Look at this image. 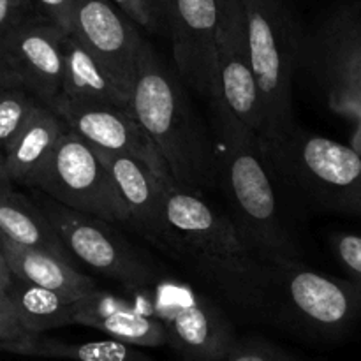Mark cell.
Segmentation results:
<instances>
[{
    "label": "cell",
    "mask_w": 361,
    "mask_h": 361,
    "mask_svg": "<svg viewBox=\"0 0 361 361\" xmlns=\"http://www.w3.org/2000/svg\"><path fill=\"white\" fill-rule=\"evenodd\" d=\"M166 212L173 228L169 256L233 307L267 317L271 267L249 249L229 215L173 180L166 182Z\"/></svg>",
    "instance_id": "6da1fadb"
},
{
    "label": "cell",
    "mask_w": 361,
    "mask_h": 361,
    "mask_svg": "<svg viewBox=\"0 0 361 361\" xmlns=\"http://www.w3.org/2000/svg\"><path fill=\"white\" fill-rule=\"evenodd\" d=\"M217 148V187L243 242L270 267L300 263L302 250L277 203L275 183L263 161L257 134L226 104L210 102Z\"/></svg>",
    "instance_id": "7a4b0ae2"
},
{
    "label": "cell",
    "mask_w": 361,
    "mask_h": 361,
    "mask_svg": "<svg viewBox=\"0 0 361 361\" xmlns=\"http://www.w3.org/2000/svg\"><path fill=\"white\" fill-rule=\"evenodd\" d=\"M130 113L168 164L173 182L203 192L217 187V148L194 109L187 85L145 39L130 95Z\"/></svg>",
    "instance_id": "3957f363"
},
{
    "label": "cell",
    "mask_w": 361,
    "mask_h": 361,
    "mask_svg": "<svg viewBox=\"0 0 361 361\" xmlns=\"http://www.w3.org/2000/svg\"><path fill=\"white\" fill-rule=\"evenodd\" d=\"M274 183L312 210L361 217V152L296 127L259 143Z\"/></svg>",
    "instance_id": "277c9868"
},
{
    "label": "cell",
    "mask_w": 361,
    "mask_h": 361,
    "mask_svg": "<svg viewBox=\"0 0 361 361\" xmlns=\"http://www.w3.org/2000/svg\"><path fill=\"white\" fill-rule=\"evenodd\" d=\"M250 56L259 90V143L284 137L298 127L293 109V83L298 74L303 27L288 0H242Z\"/></svg>",
    "instance_id": "5b68a950"
},
{
    "label": "cell",
    "mask_w": 361,
    "mask_h": 361,
    "mask_svg": "<svg viewBox=\"0 0 361 361\" xmlns=\"http://www.w3.org/2000/svg\"><path fill=\"white\" fill-rule=\"evenodd\" d=\"M298 74L338 115L355 120L361 152V6L342 4L303 28Z\"/></svg>",
    "instance_id": "8992f818"
},
{
    "label": "cell",
    "mask_w": 361,
    "mask_h": 361,
    "mask_svg": "<svg viewBox=\"0 0 361 361\" xmlns=\"http://www.w3.org/2000/svg\"><path fill=\"white\" fill-rule=\"evenodd\" d=\"M361 316V289L302 263L271 267L267 319L321 341L344 337Z\"/></svg>",
    "instance_id": "52a82bcc"
},
{
    "label": "cell",
    "mask_w": 361,
    "mask_h": 361,
    "mask_svg": "<svg viewBox=\"0 0 361 361\" xmlns=\"http://www.w3.org/2000/svg\"><path fill=\"white\" fill-rule=\"evenodd\" d=\"M133 295L164 326L168 345L180 361H222L238 341L229 317L187 282L161 277Z\"/></svg>",
    "instance_id": "ba28073f"
},
{
    "label": "cell",
    "mask_w": 361,
    "mask_h": 361,
    "mask_svg": "<svg viewBox=\"0 0 361 361\" xmlns=\"http://www.w3.org/2000/svg\"><path fill=\"white\" fill-rule=\"evenodd\" d=\"M28 187L73 210L111 224H130L127 204L97 148L71 129L66 130L49 161Z\"/></svg>",
    "instance_id": "9c48e42d"
},
{
    "label": "cell",
    "mask_w": 361,
    "mask_h": 361,
    "mask_svg": "<svg viewBox=\"0 0 361 361\" xmlns=\"http://www.w3.org/2000/svg\"><path fill=\"white\" fill-rule=\"evenodd\" d=\"M37 203L59 229L73 256L118 282L127 293L133 295L150 288L161 279L154 263L123 238L111 222L73 210L48 196L37 200Z\"/></svg>",
    "instance_id": "30bf717a"
},
{
    "label": "cell",
    "mask_w": 361,
    "mask_h": 361,
    "mask_svg": "<svg viewBox=\"0 0 361 361\" xmlns=\"http://www.w3.org/2000/svg\"><path fill=\"white\" fill-rule=\"evenodd\" d=\"M67 34L44 18L0 37V88H23L53 108L63 87Z\"/></svg>",
    "instance_id": "8fae6325"
},
{
    "label": "cell",
    "mask_w": 361,
    "mask_h": 361,
    "mask_svg": "<svg viewBox=\"0 0 361 361\" xmlns=\"http://www.w3.org/2000/svg\"><path fill=\"white\" fill-rule=\"evenodd\" d=\"M217 0H169L168 34L183 83L207 99L222 97L217 62Z\"/></svg>",
    "instance_id": "7c38bea8"
},
{
    "label": "cell",
    "mask_w": 361,
    "mask_h": 361,
    "mask_svg": "<svg viewBox=\"0 0 361 361\" xmlns=\"http://www.w3.org/2000/svg\"><path fill=\"white\" fill-rule=\"evenodd\" d=\"M51 109L71 130L80 134L99 150L133 157L150 168L159 178L166 182L173 180L162 155L136 116L127 109L78 99H59Z\"/></svg>",
    "instance_id": "4fadbf2b"
},
{
    "label": "cell",
    "mask_w": 361,
    "mask_h": 361,
    "mask_svg": "<svg viewBox=\"0 0 361 361\" xmlns=\"http://www.w3.org/2000/svg\"><path fill=\"white\" fill-rule=\"evenodd\" d=\"M71 34L108 71L120 90L133 95L140 48L145 37L111 0H76Z\"/></svg>",
    "instance_id": "5bb4252c"
},
{
    "label": "cell",
    "mask_w": 361,
    "mask_h": 361,
    "mask_svg": "<svg viewBox=\"0 0 361 361\" xmlns=\"http://www.w3.org/2000/svg\"><path fill=\"white\" fill-rule=\"evenodd\" d=\"M217 62L222 97L233 113L259 133L261 106L250 56L247 18L242 0H217Z\"/></svg>",
    "instance_id": "9a60e30c"
},
{
    "label": "cell",
    "mask_w": 361,
    "mask_h": 361,
    "mask_svg": "<svg viewBox=\"0 0 361 361\" xmlns=\"http://www.w3.org/2000/svg\"><path fill=\"white\" fill-rule=\"evenodd\" d=\"M99 157L130 214V226L162 252L169 254L173 228L166 212V180L159 178L143 162L126 155L99 150ZM171 182V180H169Z\"/></svg>",
    "instance_id": "2e32d148"
},
{
    "label": "cell",
    "mask_w": 361,
    "mask_h": 361,
    "mask_svg": "<svg viewBox=\"0 0 361 361\" xmlns=\"http://www.w3.org/2000/svg\"><path fill=\"white\" fill-rule=\"evenodd\" d=\"M74 324L94 328L113 341L140 349L168 345L164 326L143 307L99 288L76 302Z\"/></svg>",
    "instance_id": "e0dca14e"
},
{
    "label": "cell",
    "mask_w": 361,
    "mask_h": 361,
    "mask_svg": "<svg viewBox=\"0 0 361 361\" xmlns=\"http://www.w3.org/2000/svg\"><path fill=\"white\" fill-rule=\"evenodd\" d=\"M0 259L14 277L49 289L69 302H80L99 288L94 279L81 274L74 264L49 252L18 245L4 235H0Z\"/></svg>",
    "instance_id": "ac0fdd59"
},
{
    "label": "cell",
    "mask_w": 361,
    "mask_h": 361,
    "mask_svg": "<svg viewBox=\"0 0 361 361\" xmlns=\"http://www.w3.org/2000/svg\"><path fill=\"white\" fill-rule=\"evenodd\" d=\"M0 235L18 245L49 252L74 264V256L67 249L59 229L53 226L37 201L14 190L7 178L0 176Z\"/></svg>",
    "instance_id": "d6986e66"
},
{
    "label": "cell",
    "mask_w": 361,
    "mask_h": 361,
    "mask_svg": "<svg viewBox=\"0 0 361 361\" xmlns=\"http://www.w3.org/2000/svg\"><path fill=\"white\" fill-rule=\"evenodd\" d=\"M62 118L51 108L42 104L32 118L20 140L13 148L2 155L0 176L9 180L13 185H27L41 171L55 152L66 130Z\"/></svg>",
    "instance_id": "ffe728a7"
},
{
    "label": "cell",
    "mask_w": 361,
    "mask_h": 361,
    "mask_svg": "<svg viewBox=\"0 0 361 361\" xmlns=\"http://www.w3.org/2000/svg\"><path fill=\"white\" fill-rule=\"evenodd\" d=\"M0 295H6L11 300L21 324L32 334L44 335L49 330L74 324L76 302H69L49 289L14 277L2 259Z\"/></svg>",
    "instance_id": "44dd1931"
},
{
    "label": "cell",
    "mask_w": 361,
    "mask_h": 361,
    "mask_svg": "<svg viewBox=\"0 0 361 361\" xmlns=\"http://www.w3.org/2000/svg\"><path fill=\"white\" fill-rule=\"evenodd\" d=\"M63 87L59 99H78L113 104L130 111V97L123 94L108 71L73 34L63 39Z\"/></svg>",
    "instance_id": "7402d4cb"
},
{
    "label": "cell",
    "mask_w": 361,
    "mask_h": 361,
    "mask_svg": "<svg viewBox=\"0 0 361 361\" xmlns=\"http://www.w3.org/2000/svg\"><path fill=\"white\" fill-rule=\"evenodd\" d=\"M7 353L30 358L69 361H155L140 348L113 338L95 342H66L39 334L25 335L20 342L7 349Z\"/></svg>",
    "instance_id": "603a6c76"
},
{
    "label": "cell",
    "mask_w": 361,
    "mask_h": 361,
    "mask_svg": "<svg viewBox=\"0 0 361 361\" xmlns=\"http://www.w3.org/2000/svg\"><path fill=\"white\" fill-rule=\"evenodd\" d=\"M41 102L23 88H0V148L6 155L30 126Z\"/></svg>",
    "instance_id": "cb8c5ba5"
},
{
    "label": "cell",
    "mask_w": 361,
    "mask_h": 361,
    "mask_svg": "<svg viewBox=\"0 0 361 361\" xmlns=\"http://www.w3.org/2000/svg\"><path fill=\"white\" fill-rule=\"evenodd\" d=\"M133 23L152 34H168L169 0H113Z\"/></svg>",
    "instance_id": "d4e9b609"
},
{
    "label": "cell",
    "mask_w": 361,
    "mask_h": 361,
    "mask_svg": "<svg viewBox=\"0 0 361 361\" xmlns=\"http://www.w3.org/2000/svg\"><path fill=\"white\" fill-rule=\"evenodd\" d=\"M222 361H303L259 335L238 337L235 348Z\"/></svg>",
    "instance_id": "484cf974"
},
{
    "label": "cell",
    "mask_w": 361,
    "mask_h": 361,
    "mask_svg": "<svg viewBox=\"0 0 361 361\" xmlns=\"http://www.w3.org/2000/svg\"><path fill=\"white\" fill-rule=\"evenodd\" d=\"M44 18L35 0H0V37Z\"/></svg>",
    "instance_id": "4316f807"
},
{
    "label": "cell",
    "mask_w": 361,
    "mask_h": 361,
    "mask_svg": "<svg viewBox=\"0 0 361 361\" xmlns=\"http://www.w3.org/2000/svg\"><path fill=\"white\" fill-rule=\"evenodd\" d=\"M335 257L349 281L361 289V236L353 233H335L330 238Z\"/></svg>",
    "instance_id": "83f0119b"
},
{
    "label": "cell",
    "mask_w": 361,
    "mask_h": 361,
    "mask_svg": "<svg viewBox=\"0 0 361 361\" xmlns=\"http://www.w3.org/2000/svg\"><path fill=\"white\" fill-rule=\"evenodd\" d=\"M42 13L71 34V27H73V13H74V2L76 0H35Z\"/></svg>",
    "instance_id": "f1b7e54d"
}]
</instances>
